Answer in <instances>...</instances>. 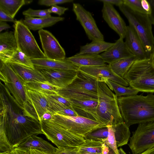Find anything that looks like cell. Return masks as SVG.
<instances>
[{
  "label": "cell",
  "mask_w": 154,
  "mask_h": 154,
  "mask_svg": "<svg viewBox=\"0 0 154 154\" xmlns=\"http://www.w3.org/2000/svg\"><path fill=\"white\" fill-rule=\"evenodd\" d=\"M72 10L76 20L82 26L89 40L104 41V36L98 28L91 13L78 3H73Z\"/></svg>",
  "instance_id": "11"
},
{
  "label": "cell",
  "mask_w": 154,
  "mask_h": 154,
  "mask_svg": "<svg viewBox=\"0 0 154 154\" xmlns=\"http://www.w3.org/2000/svg\"><path fill=\"white\" fill-rule=\"evenodd\" d=\"M108 130L107 137L103 142L111 149L116 154H119V149L117 146L114 132L112 126H106Z\"/></svg>",
  "instance_id": "37"
},
{
  "label": "cell",
  "mask_w": 154,
  "mask_h": 154,
  "mask_svg": "<svg viewBox=\"0 0 154 154\" xmlns=\"http://www.w3.org/2000/svg\"><path fill=\"white\" fill-rule=\"evenodd\" d=\"M141 4L143 9L149 15L151 13V7L148 1L146 0H141Z\"/></svg>",
  "instance_id": "45"
},
{
  "label": "cell",
  "mask_w": 154,
  "mask_h": 154,
  "mask_svg": "<svg viewBox=\"0 0 154 154\" xmlns=\"http://www.w3.org/2000/svg\"><path fill=\"white\" fill-rule=\"evenodd\" d=\"M100 55L104 62L109 64L122 59L136 57L128 49L123 38H121Z\"/></svg>",
  "instance_id": "17"
},
{
  "label": "cell",
  "mask_w": 154,
  "mask_h": 154,
  "mask_svg": "<svg viewBox=\"0 0 154 154\" xmlns=\"http://www.w3.org/2000/svg\"><path fill=\"white\" fill-rule=\"evenodd\" d=\"M17 147L28 150L30 148L35 149L53 154H55L57 148L36 135L29 137Z\"/></svg>",
  "instance_id": "25"
},
{
  "label": "cell",
  "mask_w": 154,
  "mask_h": 154,
  "mask_svg": "<svg viewBox=\"0 0 154 154\" xmlns=\"http://www.w3.org/2000/svg\"><path fill=\"white\" fill-rule=\"evenodd\" d=\"M151 7V13L149 15L152 24L154 25V0H148Z\"/></svg>",
  "instance_id": "46"
},
{
  "label": "cell",
  "mask_w": 154,
  "mask_h": 154,
  "mask_svg": "<svg viewBox=\"0 0 154 154\" xmlns=\"http://www.w3.org/2000/svg\"><path fill=\"white\" fill-rule=\"evenodd\" d=\"M114 154H115V153H114Z\"/></svg>",
  "instance_id": "59"
},
{
  "label": "cell",
  "mask_w": 154,
  "mask_h": 154,
  "mask_svg": "<svg viewBox=\"0 0 154 154\" xmlns=\"http://www.w3.org/2000/svg\"><path fill=\"white\" fill-rule=\"evenodd\" d=\"M67 100L71 103L73 109L78 116L100 123L96 112L98 99L81 97Z\"/></svg>",
  "instance_id": "15"
},
{
  "label": "cell",
  "mask_w": 154,
  "mask_h": 154,
  "mask_svg": "<svg viewBox=\"0 0 154 154\" xmlns=\"http://www.w3.org/2000/svg\"><path fill=\"white\" fill-rule=\"evenodd\" d=\"M79 70L98 79L99 80L107 79L122 86L127 87L129 85L124 78L114 73L109 65L104 66L82 67Z\"/></svg>",
  "instance_id": "18"
},
{
  "label": "cell",
  "mask_w": 154,
  "mask_h": 154,
  "mask_svg": "<svg viewBox=\"0 0 154 154\" xmlns=\"http://www.w3.org/2000/svg\"><path fill=\"white\" fill-rule=\"evenodd\" d=\"M73 1V0H40L38 3L40 5L52 6L58 4L72 2Z\"/></svg>",
  "instance_id": "41"
},
{
  "label": "cell",
  "mask_w": 154,
  "mask_h": 154,
  "mask_svg": "<svg viewBox=\"0 0 154 154\" xmlns=\"http://www.w3.org/2000/svg\"><path fill=\"white\" fill-rule=\"evenodd\" d=\"M100 80L104 81L111 90L114 91L117 97L136 95L139 92L130 86L127 87L109 80Z\"/></svg>",
  "instance_id": "33"
},
{
  "label": "cell",
  "mask_w": 154,
  "mask_h": 154,
  "mask_svg": "<svg viewBox=\"0 0 154 154\" xmlns=\"http://www.w3.org/2000/svg\"><path fill=\"white\" fill-rule=\"evenodd\" d=\"M0 154H14L13 150L12 151H7L1 152Z\"/></svg>",
  "instance_id": "55"
},
{
  "label": "cell",
  "mask_w": 154,
  "mask_h": 154,
  "mask_svg": "<svg viewBox=\"0 0 154 154\" xmlns=\"http://www.w3.org/2000/svg\"><path fill=\"white\" fill-rule=\"evenodd\" d=\"M140 39L149 58L154 49V37L149 15L133 11L123 4L118 6Z\"/></svg>",
  "instance_id": "5"
},
{
  "label": "cell",
  "mask_w": 154,
  "mask_h": 154,
  "mask_svg": "<svg viewBox=\"0 0 154 154\" xmlns=\"http://www.w3.org/2000/svg\"><path fill=\"white\" fill-rule=\"evenodd\" d=\"M48 9L51 13H54L60 16L64 14L65 12L68 10V8L56 5L51 6Z\"/></svg>",
  "instance_id": "43"
},
{
  "label": "cell",
  "mask_w": 154,
  "mask_h": 154,
  "mask_svg": "<svg viewBox=\"0 0 154 154\" xmlns=\"http://www.w3.org/2000/svg\"><path fill=\"white\" fill-rule=\"evenodd\" d=\"M108 154H114V152L112 150L109 148V151Z\"/></svg>",
  "instance_id": "58"
},
{
  "label": "cell",
  "mask_w": 154,
  "mask_h": 154,
  "mask_svg": "<svg viewBox=\"0 0 154 154\" xmlns=\"http://www.w3.org/2000/svg\"><path fill=\"white\" fill-rule=\"evenodd\" d=\"M13 149L3 129L0 127V152L7 151H12Z\"/></svg>",
  "instance_id": "39"
},
{
  "label": "cell",
  "mask_w": 154,
  "mask_h": 154,
  "mask_svg": "<svg viewBox=\"0 0 154 154\" xmlns=\"http://www.w3.org/2000/svg\"><path fill=\"white\" fill-rule=\"evenodd\" d=\"M35 68L37 69H49L77 71L79 68L66 58L63 60L44 58L31 59Z\"/></svg>",
  "instance_id": "20"
},
{
  "label": "cell",
  "mask_w": 154,
  "mask_h": 154,
  "mask_svg": "<svg viewBox=\"0 0 154 154\" xmlns=\"http://www.w3.org/2000/svg\"><path fill=\"white\" fill-rule=\"evenodd\" d=\"M123 4L134 11L147 14L142 7L141 0H123Z\"/></svg>",
  "instance_id": "40"
},
{
  "label": "cell",
  "mask_w": 154,
  "mask_h": 154,
  "mask_svg": "<svg viewBox=\"0 0 154 154\" xmlns=\"http://www.w3.org/2000/svg\"><path fill=\"white\" fill-rule=\"evenodd\" d=\"M119 154H127L123 149L120 148L119 149Z\"/></svg>",
  "instance_id": "56"
},
{
  "label": "cell",
  "mask_w": 154,
  "mask_h": 154,
  "mask_svg": "<svg viewBox=\"0 0 154 154\" xmlns=\"http://www.w3.org/2000/svg\"><path fill=\"white\" fill-rule=\"evenodd\" d=\"M23 14L25 16L30 17H38L39 18L47 17L51 16V13L48 9L44 10H33L31 8L24 11Z\"/></svg>",
  "instance_id": "38"
},
{
  "label": "cell",
  "mask_w": 154,
  "mask_h": 154,
  "mask_svg": "<svg viewBox=\"0 0 154 154\" xmlns=\"http://www.w3.org/2000/svg\"><path fill=\"white\" fill-rule=\"evenodd\" d=\"M79 154H98V153H90L85 152H81L79 151Z\"/></svg>",
  "instance_id": "57"
},
{
  "label": "cell",
  "mask_w": 154,
  "mask_h": 154,
  "mask_svg": "<svg viewBox=\"0 0 154 154\" xmlns=\"http://www.w3.org/2000/svg\"><path fill=\"white\" fill-rule=\"evenodd\" d=\"M103 143L101 141L86 139L78 147L79 151L101 154Z\"/></svg>",
  "instance_id": "35"
},
{
  "label": "cell",
  "mask_w": 154,
  "mask_h": 154,
  "mask_svg": "<svg viewBox=\"0 0 154 154\" xmlns=\"http://www.w3.org/2000/svg\"><path fill=\"white\" fill-rule=\"evenodd\" d=\"M27 98L23 107L27 113L41 123L42 117L49 111L47 96L38 92L27 89Z\"/></svg>",
  "instance_id": "12"
},
{
  "label": "cell",
  "mask_w": 154,
  "mask_h": 154,
  "mask_svg": "<svg viewBox=\"0 0 154 154\" xmlns=\"http://www.w3.org/2000/svg\"><path fill=\"white\" fill-rule=\"evenodd\" d=\"M30 154H53L33 149H29Z\"/></svg>",
  "instance_id": "51"
},
{
  "label": "cell",
  "mask_w": 154,
  "mask_h": 154,
  "mask_svg": "<svg viewBox=\"0 0 154 154\" xmlns=\"http://www.w3.org/2000/svg\"><path fill=\"white\" fill-rule=\"evenodd\" d=\"M137 59L136 57L124 59L108 65L114 73L124 78L125 75Z\"/></svg>",
  "instance_id": "32"
},
{
  "label": "cell",
  "mask_w": 154,
  "mask_h": 154,
  "mask_svg": "<svg viewBox=\"0 0 154 154\" xmlns=\"http://www.w3.org/2000/svg\"><path fill=\"white\" fill-rule=\"evenodd\" d=\"M108 134V128L106 126L90 132L86 134L84 137L85 140H91L103 142L104 140L107 137Z\"/></svg>",
  "instance_id": "36"
},
{
  "label": "cell",
  "mask_w": 154,
  "mask_h": 154,
  "mask_svg": "<svg viewBox=\"0 0 154 154\" xmlns=\"http://www.w3.org/2000/svg\"><path fill=\"white\" fill-rule=\"evenodd\" d=\"M6 63H14L33 69L35 68L31 59L18 49Z\"/></svg>",
  "instance_id": "34"
},
{
  "label": "cell",
  "mask_w": 154,
  "mask_h": 154,
  "mask_svg": "<svg viewBox=\"0 0 154 154\" xmlns=\"http://www.w3.org/2000/svg\"><path fill=\"white\" fill-rule=\"evenodd\" d=\"M128 145L132 154H140L154 147V121L138 124Z\"/></svg>",
  "instance_id": "10"
},
{
  "label": "cell",
  "mask_w": 154,
  "mask_h": 154,
  "mask_svg": "<svg viewBox=\"0 0 154 154\" xmlns=\"http://www.w3.org/2000/svg\"><path fill=\"white\" fill-rule=\"evenodd\" d=\"M16 20L0 8V21L14 23Z\"/></svg>",
  "instance_id": "44"
},
{
  "label": "cell",
  "mask_w": 154,
  "mask_h": 154,
  "mask_svg": "<svg viewBox=\"0 0 154 154\" xmlns=\"http://www.w3.org/2000/svg\"><path fill=\"white\" fill-rule=\"evenodd\" d=\"M120 111L127 126L154 121V95L118 97Z\"/></svg>",
  "instance_id": "2"
},
{
  "label": "cell",
  "mask_w": 154,
  "mask_h": 154,
  "mask_svg": "<svg viewBox=\"0 0 154 154\" xmlns=\"http://www.w3.org/2000/svg\"><path fill=\"white\" fill-rule=\"evenodd\" d=\"M109 151V147L106 144L103 142L102 146L101 154H108Z\"/></svg>",
  "instance_id": "52"
},
{
  "label": "cell",
  "mask_w": 154,
  "mask_h": 154,
  "mask_svg": "<svg viewBox=\"0 0 154 154\" xmlns=\"http://www.w3.org/2000/svg\"><path fill=\"white\" fill-rule=\"evenodd\" d=\"M42 131L58 148L78 147L85 141L83 136L70 132L52 121H42Z\"/></svg>",
  "instance_id": "6"
},
{
  "label": "cell",
  "mask_w": 154,
  "mask_h": 154,
  "mask_svg": "<svg viewBox=\"0 0 154 154\" xmlns=\"http://www.w3.org/2000/svg\"><path fill=\"white\" fill-rule=\"evenodd\" d=\"M8 64L24 82H47L40 71L35 68L33 69L17 64Z\"/></svg>",
  "instance_id": "26"
},
{
  "label": "cell",
  "mask_w": 154,
  "mask_h": 154,
  "mask_svg": "<svg viewBox=\"0 0 154 154\" xmlns=\"http://www.w3.org/2000/svg\"><path fill=\"white\" fill-rule=\"evenodd\" d=\"M47 96L49 111L53 115L57 113L66 116H78L66 99L58 94Z\"/></svg>",
  "instance_id": "19"
},
{
  "label": "cell",
  "mask_w": 154,
  "mask_h": 154,
  "mask_svg": "<svg viewBox=\"0 0 154 154\" xmlns=\"http://www.w3.org/2000/svg\"><path fill=\"white\" fill-rule=\"evenodd\" d=\"M38 33L46 58L63 60L66 58L64 50L51 32L43 29L38 30Z\"/></svg>",
  "instance_id": "13"
},
{
  "label": "cell",
  "mask_w": 154,
  "mask_h": 154,
  "mask_svg": "<svg viewBox=\"0 0 154 154\" xmlns=\"http://www.w3.org/2000/svg\"><path fill=\"white\" fill-rule=\"evenodd\" d=\"M140 154H154V147Z\"/></svg>",
  "instance_id": "53"
},
{
  "label": "cell",
  "mask_w": 154,
  "mask_h": 154,
  "mask_svg": "<svg viewBox=\"0 0 154 154\" xmlns=\"http://www.w3.org/2000/svg\"><path fill=\"white\" fill-rule=\"evenodd\" d=\"M14 34L18 49L31 59L46 58L30 30L23 20H16Z\"/></svg>",
  "instance_id": "7"
},
{
  "label": "cell",
  "mask_w": 154,
  "mask_h": 154,
  "mask_svg": "<svg viewBox=\"0 0 154 154\" xmlns=\"http://www.w3.org/2000/svg\"><path fill=\"white\" fill-rule=\"evenodd\" d=\"M118 147L127 144L131 133L128 127L123 122L112 125Z\"/></svg>",
  "instance_id": "30"
},
{
  "label": "cell",
  "mask_w": 154,
  "mask_h": 154,
  "mask_svg": "<svg viewBox=\"0 0 154 154\" xmlns=\"http://www.w3.org/2000/svg\"><path fill=\"white\" fill-rule=\"evenodd\" d=\"M11 28V26L5 22L0 21V32L3 30L8 29Z\"/></svg>",
  "instance_id": "50"
},
{
  "label": "cell",
  "mask_w": 154,
  "mask_h": 154,
  "mask_svg": "<svg viewBox=\"0 0 154 154\" xmlns=\"http://www.w3.org/2000/svg\"><path fill=\"white\" fill-rule=\"evenodd\" d=\"M114 43L102 41H93L89 43L80 46L79 54H99L104 52L113 45Z\"/></svg>",
  "instance_id": "28"
},
{
  "label": "cell",
  "mask_w": 154,
  "mask_h": 154,
  "mask_svg": "<svg viewBox=\"0 0 154 154\" xmlns=\"http://www.w3.org/2000/svg\"><path fill=\"white\" fill-rule=\"evenodd\" d=\"M124 79L139 92L154 93V67L150 58L136 59Z\"/></svg>",
  "instance_id": "4"
},
{
  "label": "cell",
  "mask_w": 154,
  "mask_h": 154,
  "mask_svg": "<svg viewBox=\"0 0 154 154\" xmlns=\"http://www.w3.org/2000/svg\"><path fill=\"white\" fill-rule=\"evenodd\" d=\"M13 151L14 154H30L29 149H26L19 147L14 148Z\"/></svg>",
  "instance_id": "48"
},
{
  "label": "cell",
  "mask_w": 154,
  "mask_h": 154,
  "mask_svg": "<svg viewBox=\"0 0 154 154\" xmlns=\"http://www.w3.org/2000/svg\"><path fill=\"white\" fill-rule=\"evenodd\" d=\"M64 18L51 16L47 17L35 18L25 16L23 20L24 23L30 30L35 31L43 29L45 27L51 26L57 23L63 21Z\"/></svg>",
  "instance_id": "27"
},
{
  "label": "cell",
  "mask_w": 154,
  "mask_h": 154,
  "mask_svg": "<svg viewBox=\"0 0 154 154\" xmlns=\"http://www.w3.org/2000/svg\"><path fill=\"white\" fill-rule=\"evenodd\" d=\"M32 0H0V8L14 18L22 7L31 3Z\"/></svg>",
  "instance_id": "29"
},
{
  "label": "cell",
  "mask_w": 154,
  "mask_h": 154,
  "mask_svg": "<svg viewBox=\"0 0 154 154\" xmlns=\"http://www.w3.org/2000/svg\"><path fill=\"white\" fill-rule=\"evenodd\" d=\"M97 113L100 123L106 126L124 122L119 106L118 97L103 81H98Z\"/></svg>",
  "instance_id": "3"
},
{
  "label": "cell",
  "mask_w": 154,
  "mask_h": 154,
  "mask_svg": "<svg viewBox=\"0 0 154 154\" xmlns=\"http://www.w3.org/2000/svg\"><path fill=\"white\" fill-rule=\"evenodd\" d=\"M125 42L130 51L138 59L148 58L143 44L134 29L129 25L127 26Z\"/></svg>",
  "instance_id": "21"
},
{
  "label": "cell",
  "mask_w": 154,
  "mask_h": 154,
  "mask_svg": "<svg viewBox=\"0 0 154 154\" xmlns=\"http://www.w3.org/2000/svg\"><path fill=\"white\" fill-rule=\"evenodd\" d=\"M55 154H79V152L78 147L57 148Z\"/></svg>",
  "instance_id": "42"
},
{
  "label": "cell",
  "mask_w": 154,
  "mask_h": 154,
  "mask_svg": "<svg viewBox=\"0 0 154 154\" xmlns=\"http://www.w3.org/2000/svg\"><path fill=\"white\" fill-rule=\"evenodd\" d=\"M0 116V127L13 148L31 136L44 134L40 122L28 115L14 99L1 103Z\"/></svg>",
  "instance_id": "1"
},
{
  "label": "cell",
  "mask_w": 154,
  "mask_h": 154,
  "mask_svg": "<svg viewBox=\"0 0 154 154\" xmlns=\"http://www.w3.org/2000/svg\"><path fill=\"white\" fill-rule=\"evenodd\" d=\"M53 115L50 111L45 112L42 116L41 122L43 120L51 121L52 120Z\"/></svg>",
  "instance_id": "49"
},
{
  "label": "cell",
  "mask_w": 154,
  "mask_h": 154,
  "mask_svg": "<svg viewBox=\"0 0 154 154\" xmlns=\"http://www.w3.org/2000/svg\"><path fill=\"white\" fill-rule=\"evenodd\" d=\"M67 59L79 68L82 67H91L106 65L99 54H83L75 55Z\"/></svg>",
  "instance_id": "24"
},
{
  "label": "cell",
  "mask_w": 154,
  "mask_h": 154,
  "mask_svg": "<svg viewBox=\"0 0 154 154\" xmlns=\"http://www.w3.org/2000/svg\"><path fill=\"white\" fill-rule=\"evenodd\" d=\"M102 10V17L109 27L120 38H125L127 30L126 24L113 5L103 2Z\"/></svg>",
  "instance_id": "14"
},
{
  "label": "cell",
  "mask_w": 154,
  "mask_h": 154,
  "mask_svg": "<svg viewBox=\"0 0 154 154\" xmlns=\"http://www.w3.org/2000/svg\"><path fill=\"white\" fill-rule=\"evenodd\" d=\"M17 49L14 32L6 31L0 33V61L6 63Z\"/></svg>",
  "instance_id": "23"
},
{
  "label": "cell",
  "mask_w": 154,
  "mask_h": 154,
  "mask_svg": "<svg viewBox=\"0 0 154 154\" xmlns=\"http://www.w3.org/2000/svg\"><path fill=\"white\" fill-rule=\"evenodd\" d=\"M24 85L27 89L38 92L47 96L58 94L57 90L60 89L48 82H24Z\"/></svg>",
  "instance_id": "31"
},
{
  "label": "cell",
  "mask_w": 154,
  "mask_h": 154,
  "mask_svg": "<svg viewBox=\"0 0 154 154\" xmlns=\"http://www.w3.org/2000/svg\"><path fill=\"white\" fill-rule=\"evenodd\" d=\"M0 79L17 102L23 107L27 98L24 82L7 63L0 61Z\"/></svg>",
  "instance_id": "9"
},
{
  "label": "cell",
  "mask_w": 154,
  "mask_h": 154,
  "mask_svg": "<svg viewBox=\"0 0 154 154\" xmlns=\"http://www.w3.org/2000/svg\"><path fill=\"white\" fill-rule=\"evenodd\" d=\"M38 70L48 82L60 89L66 87L72 82L76 76L77 71L49 69Z\"/></svg>",
  "instance_id": "16"
},
{
  "label": "cell",
  "mask_w": 154,
  "mask_h": 154,
  "mask_svg": "<svg viewBox=\"0 0 154 154\" xmlns=\"http://www.w3.org/2000/svg\"><path fill=\"white\" fill-rule=\"evenodd\" d=\"M103 2L109 3L112 5H115L118 6L123 4V0H98Z\"/></svg>",
  "instance_id": "47"
},
{
  "label": "cell",
  "mask_w": 154,
  "mask_h": 154,
  "mask_svg": "<svg viewBox=\"0 0 154 154\" xmlns=\"http://www.w3.org/2000/svg\"><path fill=\"white\" fill-rule=\"evenodd\" d=\"M52 120L64 129L84 137L88 133L103 127L104 125L83 117L66 116L55 113Z\"/></svg>",
  "instance_id": "8"
},
{
  "label": "cell",
  "mask_w": 154,
  "mask_h": 154,
  "mask_svg": "<svg viewBox=\"0 0 154 154\" xmlns=\"http://www.w3.org/2000/svg\"><path fill=\"white\" fill-rule=\"evenodd\" d=\"M152 63L154 67V49L150 57Z\"/></svg>",
  "instance_id": "54"
},
{
  "label": "cell",
  "mask_w": 154,
  "mask_h": 154,
  "mask_svg": "<svg viewBox=\"0 0 154 154\" xmlns=\"http://www.w3.org/2000/svg\"><path fill=\"white\" fill-rule=\"evenodd\" d=\"M99 79L79 69L72 82L68 86L97 95Z\"/></svg>",
  "instance_id": "22"
}]
</instances>
